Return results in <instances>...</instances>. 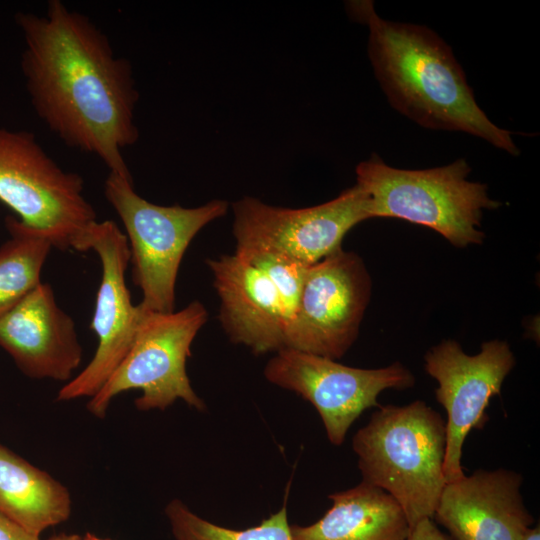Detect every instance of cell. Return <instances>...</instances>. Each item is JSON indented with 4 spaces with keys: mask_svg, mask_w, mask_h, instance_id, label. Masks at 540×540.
I'll use <instances>...</instances> for the list:
<instances>
[{
    "mask_svg": "<svg viewBox=\"0 0 540 540\" xmlns=\"http://www.w3.org/2000/svg\"><path fill=\"white\" fill-rule=\"evenodd\" d=\"M446 425L424 401L379 406L353 437L363 482L388 493L410 528L434 518L446 484Z\"/></svg>",
    "mask_w": 540,
    "mask_h": 540,
    "instance_id": "obj_3",
    "label": "cell"
},
{
    "mask_svg": "<svg viewBox=\"0 0 540 540\" xmlns=\"http://www.w3.org/2000/svg\"><path fill=\"white\" fill-rule=\"evenodd\" d=\"M0 513V540H40Z\"/></svg>",
    "mask_w": 540,
    "mask_h": 540,
    "instance_id": "obj_21",
    "label": "cell"
},
{
    "mask_svg": "<svg viewBox=\"0 0 540 540\" xmlns=\"http://www.w3.org/2000/svg\"><path fill=\"white\" fill-rule=\"evenodd\" d=\"M353 21L367 26L368 56L391 106L418 125L481 138L512 156L511 132L494 124L477 104L450 46L433 30L381 18L373 1L346 4Z\"/></svg>",
    "mask_w": 540,
    "mask_h": 540,
    "instance_id": "obj_2",
    "label": "cell"
},
{
    "mask_svg": "<svg viewBox=\"0 0 540 540\" xmlns=\"http://www.w3.org/2000/svg\"><path fill=\"white\" fill-rule=\"evenodd\" d=\"M207 320V309L197 300L169 313L146 309L126 356L88 401L89 412L103 418L115 396L135 389L142 391L135 400L136 408L142 411L165 410L178 399L204 410L205 404L188 378L186 361Z\"/></svg>",
    "mask_w": 540,
    "mask_h": 540,
    "instance_id": "obj_6",
    "label": "cell"
},
{
    "mask_svg": "<svg viewBox=\"0 0 540 540\" xmlns=\"http://www.w3.org/2000/svg\"><path fill=\"white\" fill-rule=\"evenodd\" d=\"M4 225L9 237L0 246V315L42 283V268L54 248L46 232L13 215Z\"/></svg>",
    "mask_w": 540,
    "mask_h": 540,
    "instance_id": "obj_18",
    "label": "cell"
},
{
    "mask_svg": "<svg viewBox=\"0 0 540 540\" xmlns=\"http://www.w3.org/2000/svg\"><path fill=\"white\" fill-rule=\"evenodd\" d=\"M424 360L426 372L438 383L436 399L447 413L443 471L448 483L465 475L461 466L465 439L488 420L485 409L491 397L500 394L515 357L506 341L484 342L481 351L471 356L457 341L443 340Z\"/></svg>",
    "mask_w": 540,
    "mask_h": 540,
    "instance_id": "obj_12",
    "label": "cell"
},
{
    "mask_svg": "<svg viewBox=\"0 0 540 540\" xmlns=\"http://www.w3.org/2000/svg\"><path fill=\"white\" fill-rule=\"evenodd\" d=\"M165 515L175 540H293L286 501L279 511L260 524L243 530L214 524L194 513L179 499L166 505Z\"/></svg>",
    "mask_w": 540,
    "mask_h": 540,
    "instance_id": "obj_19",
    "label": "cell"
},
{
    "mask_svg": "<svg viewBox=\"0 0 540 540\" xmlns=\"http://www.w3.org/2000/svg\"><path fill=\"white\" fill-rule=\"evenodd\" d=\"M104 195L126 231L134 284L140 304L154 312L175 310V287L186 249L196 234L224 216L228 202L215 199L194 208L162 206L136 193L133 179L108 174Z\"/></svg>",
    "mask_w": 540,
    "mask_h": 540,
    "instance_id": "obj_5",
    "label": "cell"
},
{
    "mask_svg": "<svg viewBox=\"0 0 540 540\" xmlns=\"http://www.w3.org/2000/svg\"><path fill=\"white\" fill-rule=\"evenodd\" d=\"M514 471L477 470L445 484L434 518L452 540H522L534 523Z\"/></svg>",
    "mask_w": 540,
    "mask_h": 540,
    "instance_id": "obj_14",
    "label": "cell"
},
{
    "mask_svg": "<svg viewBox=\"0 0 540 540\" xmlns=\"http://www.w3.org/2000/svg\"><path fill=\"white\" fill-rule=\"evenodd\" d=\"M370 295V275L354 252L340 249L309 265L285 347L341 358L358 337Z\"/></svg>",
    "mask_w": 540,
    "mask_h": 540,
    "instance_id": "obj_11",
    "label": "cell"
},
{
    "mask_svg": "<svg viewBox=\"0 0 540 540\" xmlns=\"http://www.w3.org/2000/svg\"><path fill=\"white\" fill-rule=\"evenodd\" d=\"M265 378L310 402L319 413L329 441L340 446L350 426L368 408L379 407L386 389L415 384L411 371L399 362L378 369L346 366L333 359L284 347L267 362Z\"/></svg>",
    "mask_w": 540,
    "mask_h": 540,
    "instance_id": "obj_8",
    "label": "cell"
},
{
    "mask_svg": "<svg viewBox=\"0 0 540 540\" xmlns=\"http://www.w3.org/2000/svg\"><path fill=\"white\" fill-rule=\"evenodd\" d=\"M206 264L220 300L218 318L230 341L257 355L284 348L289 319L268 274L235 252Z\"/></svg>",
    "mask_w": 540,
    "mask_h": 540,
    "instance_id": "obj_15",
    "label": "cell"
},
{
    "mask_svg": "<svg viewBox=\"0 0 540 540\" xmlns=\"http://www.w3.org/2000/svg\"><path fill=\"white\" fill-rule=\"evenodd\" d=\"M74 250H93L101 262V281L90 324L98 344L86 367L61 387L58 401L91 398L100 390L129 351L146 312L140 303H132L125 279L130 263L128 240L113 220L91 223Z\"/></svg>",
    "mask_w": 540,
    "mask_h": 540,
    "instance_id": "obj_10",
    "label": "cell"
},
{
    "mask_svg": "<svg viewBox=\"0 0 540 540\" xmlns=\"http://www.w3.org/2000/svg\"><path fill=\"white\" fill-rule=\"evenodd\" d=\"M47 540H82V537L78 534L60 533L48 538Z\"/></svg>",
    "mask_w": 540,
    "mask_h": 540,
    "instance_id": "obj_23",
    "label": "cell"
},
{
    "mask_svg": "<svg viewBox=\"0 0 540 540\" xmlns=\"http://www.w3.org/2000/svg\"><path fill=\"white\" fill-rule=\"evenodd\" d=\"M0 347L33 379L67 383L82 361L75 322L43 282L0 315Z\"/></svg>",
    "mask_w": 540,
    "mask_h": 540,
    "instance_id": "obj_13",
    "label": "cell"
},
{
    "mask_svg": "<svg viewBox=\"0 0 540 540\" xmlns=\"http://www.w3.org/2000/svg\"><path fill=\"white\" fill-rule=\"evenodd\" d=\"M82 540H111V539L102 538L93 533H86L85 536L82 537Z\"/></svg>",
    "mask_w": 540,
    "mask_h": 540,
    "instance_id": "obj_24",
    "label": "cell"
},
{
    "mask_svg": "<svg viewBox=\"0 0 540 540\" xmlns=\"http://www.w3.org/2000/svg\"><path fill=\"white\" fill-rule=\"evenodd\" d=\"M24 42L21 71L31 105L65 145L132 179L123 151L135 144L139 91L129 60L89 17L50 0L44 15H15Z\"/></svg>",
    "mask_w": 540,
    "mask_h": 540,
    "instance_id": "obj_1",
    "label": "cell"
},
{
    "mask_svg": "<svg viewBox=\"0 0 540 540\" xmlns=\"http://www.w3.org/2000/svg\"><path fill=\"white\" fill-rule=\"evenodd\" d=\"M328 497L332 506L319 520L291 525L293 540H406L410 534L400 505L378 487L362 481Z\"/></svg>",
    "mask_w": 540,
    "mask_h": 540,
    "instance_id": "obj_16",
    "label": "cell"
},
{
    "mask_svg": "<svg viewBox=\"0 0 540 540\" xmlns=\"http://www.w3.org/2000/svg\"><path fill=\"white\" fill-rule=\"evenodd\" d=\"M464 158L451 164L405 170L388 166L373 154L356 166V184L369 198L371 218L392 217L435 230L456 247L481 244L484 209H495L487 186L468 180Z\"/></svg>",
    "mask_w": 540,
    "mask_h": 540,
    "instance_id": "obj_4",
    "label": "cell"
},
{
    "mask_svg": "<svg viewBox=\"0 0 540 540\" xmlns=\"http://www.w3.org/2000/svg\"><path fill=\"white\" fill-rule=\"evenodd\" d=\"M232 210L236 247L273 251L307 265L342 249L346 233L371 219L369 198L357 184L311 207L285 208L245 196Z\"/></svg>",
    "mask_w": 540,
    "mask_h": 540,
    "instance_id": "obj_9",
    "label": "cell"
},
{
    "mask_svg": "<svg viewBox=\"0 0 540 540\" xmlns=\"http://www.w3.org/2000/svg\"><path fill=\"white\" fill-rule=\"evenodd\" d=\"M0 201L62 251L74 249L97 220L78 173L60 167L30 131L1 126Z\"/></svg>",
    "mask_w": 540,
    "mask_h": 540,
    "instance_id": "obj_7",
    "label": "cell"
},
{
    "mask_svg": "<svg viewBox=\"0 0 540 540\" xmlns=\"http://www.w3.org/2000/svg\"><path fill=\"white\" fill-rule=\"evenodd\" d=\"M522 540H540L539 524L536 527L529 528L523 536Z\"/></svg>",
    "mask_w": 540,
    "mask_h": 540,
    "instance_id": "obj_22",
    "label": "cell"
},
{
    "mask_svg": "<svg viewBox=\"0 0 540 540\" xmlns=\"http://www.w3.org/2000/svg\"><path fill=\"white\" fill-rule=\"evenodd\" d=\"M0 513L40 536L69 519L70 493L48 473L0 444Z\"/></svg>",
    "mask_w": 540,
    "mask_h": 540,
    "instance_id": "obj_17",
    "label": "cell"
},
{
    "mask_svg": "<svg viewBox=\"0 0 540 540\" xmlns=\"http://www.w3.org/2000/svg\"><path fill=\"white\" fill-rule=\"evenodd\" d=\"M406 540H452L441 532L430 518L419 521Z\"/></svg>",
    "mask_w": 540,
    "mask_h": 540,
    "instance_id": "obj_20",
    "label": "cell"
}]
</instances>
